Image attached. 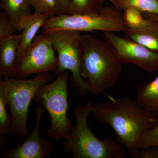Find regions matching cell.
Segmentation results:
<instances>
[{
  "label": "cell",
  "mask_w": 158,
  "mask_h": 158,
  "mask_svg": "<svg viewBox=\"0 0 158 158\" xmlns=\"http://www.w3.org/2000/svg\"><path fill=\"white\" fill-rule=\"evenodd\" d=\"M49 34H40L29 46L23 55L17 60V79H25L33 74L56 73L58 60Z\"/></svg>",
  "instance_id": "cell-8"
},
{
  "label": "cell",
  "mask_w": 158,
  "mask_h": 158,
  "mask_svg": "<svg viewBox=\"0 0 158 158\" xmlns=\"http://www.w3.org/2000/svg\"><path fill=\"white\" fill-rule=\"evenodd\" d=\"M103 36L115 49L123 64L131 63L150 73L158 70V53L114 32H103Z\"/></svg>",
  "instance_id": "cell-9"
},
{
  "label": "cell",
  "mask_w": 158,
  "mask_h": 158,
  "mask_svg": "<svg viewBox=\"0 0 158 158\" xmlns=\"http://www.w3.org/2000/svg\"><path fill=\"white\" fill-rule=\"evenodd\" d=\"M123 33L125 37L158 54V32L127 27Z\"/></svg>",
  "instance_id": "cell-16"
},
{
  "label": "cell",
  "mask_w": 158,
  "mask_h": 158,
  "mask_svg": "<svg viewBox=\"0 0 158 158\" xmlns=\"http://www.w3.org/2000/svg\"><path fill=\"white\" fill-rule=\"evenodd\" d=\"M22 38V33L15 34L0 42V75L2 78H15Z\"/></svg>",
  "instance_id": "cell-11"
},
{
  "label": "cell",
  "mask_w": 158,
  "mask_h": 158,
  "mask_svg": "<svg viewBox=\"0 0 158 158\" xmlns=\"http://www.w3.org/2000/svg\"><path fill=\"white\" fill-rule=\"evenodd\" d=\"M18 31L5 11L0 12V42L15 34Z\"/></svg>",
  "instance_id": "cell-21"
},
{
  "label": "cell",
  "mask_w": 158,
  "mask_h": 158,
  "mask_svg": "<svg viewBox=\"0 0 158 158\" xmlns=\"http://www.w3.org/2000/svg\"><path fill=\"white\" fill-rule=\"evenodd\" d=\"M49 17L48 14L34 12L24 20L22 25V38L18 53L17 60L23 55L34 41L38 31L42 28L44 24Z\"/></svg>",
  "instance_id": "cell-12"
},
{
  "label": "cell",
  "mask_w": 158,
  "mask_h": 158,
  "mask_svg": "<svg viewBox=\"0 0 158 158\" xmlns=\"http://www.w3.org/2000/svg\"><path fill=\"white\" fill-rule=\"evenodd\" d=\"M81 74L93 94L103 93L118 82L123 63L113 46L89 34H81L80 40Z\"/></svg>",
  "instance_id": "cell-2"
},
{
  "label": "cell",
  "mask_w": 158,
  "mask_h": 158,
  "mask_svg": "<svg viewBox=\"0 0 158 158\" xmlns=\"http://www.w3.org/2000/svg\"><path fill=\"white\" fill-rule=\"evenodd\" d=\"M32 8L30 0H0V9L7 13L18 31H22L24 20L32 14Z\"/></svg>",
  "instance_id": "cell-13"
},
{
  "label": "cell",
  "mask_w": 158,
  "mask_h": 158,
  "mask_svg": "<svg viewBox=\"0 0 158 158\" xmlns=\"http://www.w3.org/2000/svg\"><path fill=\"white\" fill-rule=\"evenodd\" d=\"M52 78L50 73H45L30 79L2 78L0 80V90L3 91L11 110L13 120L11 134L13 136L29 135L27 122L31 102L39 88Z\"/></svg>",
  "instance_id": "cell-5"
},
{
  "label": "cell",
  "mask_w": 158,
  "mask_h": 158,
  "mask_svg": "<svg viewBox=\"0 0 158 158\" xmlns=\"http://www.w3.org/2000/svg\"><path fill=\"white\" fill-rule=\"evenodd\" d=\"M91 113L98 122L112 128L116 141L133 157L140 149L145 133L158 124V113L145 110L128 97L109 96L106 101L94 103Z\"/></svg>",
  "instance_id": "cell-1"
},
{
  "label": "cell",
  "mask_w": 158,
  "mask_h": 158,
  "mask_svg": "<svg viewBox=\"0 0 158 158\" xmlns=\"http://www.w3.org/2000/svg\"><path fill=\"white\" fill-rule=\"evenodd\" d=\"M8 105L7 100L3 91L0 90V148L5 146L7 135L11 133L12 128V116H9L6 110Z\"/></svg>",
  "instance_id": "cell-19"
},
{
  "label": "cell",
  "mask_w": 158,
  "mask_h": 158,
  "mask_svg": "<svg viewBox=\"0 0 158 158\" xmlns=\"http://www.w3.org/2000/svg\"><path fill=\"white\" fill-rule=\"evenodd\" d=\"M148 146L158 147V124L147 131L141 139L140 148Z\"/></svg>",
  "instance_id": "cell-22"
},
{
  "label": "cell",
  "mask_w": 158,
  "mask_h": 158,
  "mask_svg": "<svg viewBox=\"0 0 158 158\" xmlns=\"http://www.w3.org/2000/svg\"><path fill=\"white\" fill-rule=\"evenodd\" d=\"M105 0H70L66 14L84 15L98 12L104 7Z\"/></svg>",
  "instance_id": "cell-18"
},
{
  "label": "cell",
  "mask_w": 158,
  "mask_h": 158,
  "mask_svg": "<svg viewBox=\"0 0 158 158\" xmlns=\"http://www.w3.org/2000/svg\"><path fill=\"white\" fill-rule=\"evenodd\" d=\"M42 34L62 30L92 32H124L127 29L123 11L113 5L90 14H62L49 17L42 27Z\"/></svg>",
  "instance_id": "cell-6"
},
{
  "label": "cell",
  "mask_w": 158,
  "mask_h": 158,
  "mask_svg": "<svg viewBox=\"0 0 158 158\" xmlns=\"http://www.w3.org/2000/svg\"><path fill=\"white\" fill-rule=\"evenodd\" d=\"M34 12L48 15L49 17L62 15L58 0H30Z\"/></svg>",
  "instance_id": "cell-20"
},
{
  "label": "cell",
  "mask_w": 158,
  "mask_h": 158,
  "mask_svg": "<svg viewBox=\"0 0 158 158\" xmlns=\"http://www.w3.org/2000/svg\"><path fill=\"white\" fill-rule=\"evenodd\" d=\"M49 34L57 54L58 69L56 74L64 71H70L71 86L81 96L87 95L90 92V87L81 74V32L62 30Z\"/></svg>",
  "instance_id": "cell-7"
},
{
  "label": "cell",
  "mask_w": 158,
  "mask_h": 158,
  "mask_svg": "<svg viewBox=\"0 0 158 158\" xmlns=\"http://www.w3.org/2000/svg\"><path fill=\"white\" fill-rule=\"evenodd\" d=\"M44 109L39 106L35 109L36 123L32 132L21 144L6 148L2 158H45L52 154L55 147L46 136L40 137L39 127Z\"/></svg>",
  "instance_id": "cell-10"
},
{
  "label": "cell",
  "mask_w": 158,
  "mask_h": 158,
  "mask_svg": "<svg viewBox=\"0 0 158 158\" xmlns=\"http://www.w3.org/2000/svg\"><path fill=\"white\" fill-rule=\"evenodd\" d=\"M93 105L89 100L85 106L79 104L76 107L75 126L68 138L63 140L64 150L72 154L73 158H125L123 145L110 136L99 139L89 128L88 117Z\"/></svg>",
  "instance_id": "cell-3"
},
{
  "label": "cell",
  "mask_w": 158,
  "mask_h": 158,
  "mask_svg": "<svg viewBox=\"0 0 158 158\" xmlns=\"http://www.w3.org/2000/svg\"><path fill=\"white\" fill-rule=\"evenodd\" d=\"M123 16L127 27L158 32V21L144 15V13L134 9L123 10Z\"/></svg>",
  "instance_id": "cell-15"
},
{
  "label": "cell",
  "mask_w": 158,
  "mask_h": 158,
  "mask_svg": "<svg viewBox=\"0 0 158 158\" xmlns=\"http://www.w3.org/2000/svg\"><path fill=\"white\" fill-rule=\"evenodd\" d=\"M134 158H158V147L148 146L141 148Z\"/></svg>",
  "instance_id": "cell-23"
},
{
  "label": "cell",
  "mask_w": 158,
  "mask_h": 158,
  "mask_svg": "<svg viewBox=\"0 0 158 158\" xmlns=\"http://www.w3.org/2000/svg\"><path fill=\"white\" fill-rule=\"evenodd\" d=\"M56 75L54 81L39 88L34 100L47 111L50 117V126L45 136L59 141L68 138L74 126L67 116L68 71Z\"/></svg>",
  "instance_id": "cell-4"
},
{
  "label": "cell",
  "mask_w": 158,
  "mask_h": 158,
  "mask_svg": "<svg viewBox=\"0 0 158 158\" xmlns=\"http://www.w3.org/2000/svg\"><path fill=\"white\" fill-rule=\"evenodd\" d=\"M112 5L123 11L127 9H134L143 13L158 15V0H110Z\"/></svg>",
  "instance_id": "cell-17"
},
{
  "label": "cell",
  "mask_w": 158,
  "mask_h": 158,
  "mask_svg": "<svg viewBox=\"0 0 158 158\" xmlns=\"http://www.w3.org/2000/svg\"><path fill=\"white\" fill-rule=\"evenodd\" d=\"M137 101L145 110L158 113V76L151 81L144 82L140 85Z\"/></svg>",
  "instance_id": "cell-14"
},
{
  "label": "cell",
  "mask_w": 158,
  "mask_h": 158,
  "mask_svg": "<svg viewBox=\"0 0 158 158\" xmlns=\"http://www.w3.org/2000/svg\"><path fill=\"white\" fill-rule=\"evenodd\" d=\"M147 14V15L148 16V17L151 18L153 19H154L155 20H156L157 21H158V15L150 13H148Z\"/></svg>",
  "instance_id": "cell-25"
},
{
  "label": "cell",
  "mask_w": 158,
  "mask_h": 158,
  "mask_svg": "<svg viewBox=\"0 0 158 158\" xmlns=\"http://www.w3.org/2000/svg\"><path fill=\"white\" fill-rule=\"evenodd\" d=\"M58 1L62 14H66L69 6L70 0H58Z\"/></svg>",
  "instance_id": "cell-24"
}]
</instances>
